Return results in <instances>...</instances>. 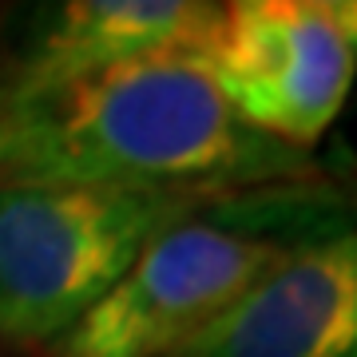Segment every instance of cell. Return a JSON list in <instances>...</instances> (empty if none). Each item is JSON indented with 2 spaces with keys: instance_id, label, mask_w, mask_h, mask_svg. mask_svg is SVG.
Masks as SVG:
<instances>
[{
  "instance_id": "6da1fadb",
  "label": "cell",
  "mask_w": 357,
  "mask_h": 357,
  "mask_svg": "<svg viewBox=\"0 0 357 357\" xmlns=\"http://www.w3.org/2000/svg\"><path fill=\"white\" fill-rule=\"evenodd\" d=\"M310 175V151L238 119L191 52L0 91V187L115 183L211 199Z\"/></svg>"
},
{
  "instance_id": "3957f363",
  "label": "cell",
  "mask_w": 357,
  "mask_h": 357,
  "mask_svg": "<svg viewBox=\"0 0 357 357\" xmlns=\"http://www.w3.org/2000/svg\"><path fill=\"white\" fill-rule=\"evenodd\" d=\"M195 60L238 119L306 151L354 88L357 0L218 4Z\"/></svg>"
},
{
  "instance_id": "277c9868",
  "label": "cell",
  "mask_w": 357,
  "mask_h": 357,
  "mask_svg": "<svg viewBox=\"0 0 357 357\" xmlns=\"http://www.w3.org/2000/svg\"><path fill=\"white\" fill-rule=\"evenodd\" d=\"M290 246L206 222L159 234L84 318L52 342L56 357H175L243 294L278 270Z\"/></svg>"
},
{
  "instance_id": "7a4b0ae2",
  "label": "cell",
  "mask_w": 357,
  "mask_h": 357,
  "mask_svg": "<svg viewBox=\"0 0 357 357\" xmlns=\"http://www.w3.org/2000/svg\"><path fill=\"white\" fill-rule=\"evenodd\" d=\"M203 199L115 183L0 187V337H64L131 262Z\"/></svg>"
},
{
  "instance_id": "5b68a950",
  "label": "cell",
  "mask_w": 357,
  "mask_h": 357,
  "mask_svg": "<svg viewBox=\"0 0 357 357\" xmlns=\"http://www.w3.org/2000/svg\"><path fill=\"white\" fill-rule=\"evenodd\" d=\"M175 357H357V230L290 250Z\"/></svg>"
},
{
  "instance_id": "8992f818",
  "label": "cell",
  "mask_w": 357,
  "mask_h": 357,
  "mask_svg": "<svg viewBox=\"0 0 357 357\" xmlns=\"http://www.w3.org/2000/svg\"><path fill=\"white\" fill-rule=\"evenodd\" d=\"M215 13L206 0H72L32 40L8 88L56 84L151 52L195 56Z\"/></svg>"
}]
</instances>
